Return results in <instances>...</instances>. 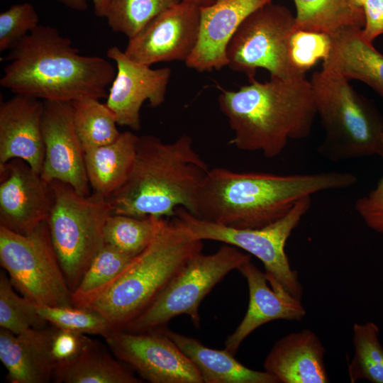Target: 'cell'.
I'll return each instance as SVG.
<instances>
[{"mask_svg":"<svg viewBox=\"0 0 383 383\" xmlns=\"http://www.w3.org/2000/svg\"><path fill=\"white\" fill-rule=\"evenodd\" d=\"M209 170L187 134L172 143L152 135L138 136L128 177L107 199L113 214L169 218L182 207L194 215Z\"/></svg>","mask_w":383,"mask_h":383,"instance_id":"obj_4","label":"cell"},{"mask_svg":"<svg viewBox=\"0 0 383 383\" xmlns=\"http://www.w3.org/2000/svg\"><path fill=\"white\" fill-rule=\"evenodd\" d=\"M182 0H111L106 18L110 28L131 38L159 14Z\"/></svg>","mask_w":383,"mask_h":383,"instance_id":"obj_30","label":"cell"},{"mask_svg":"<svg viewBox=\"0 0 383 383\" xmlns=\"http://www.w3.org/2000/svg\"><path fill=\"white\" fill-rule=\"evenodd\" d=\"M71 104L75 131L84 151L110 143L120 135L115 115L100 99L84 98Z\"/></svg>","mask_w":383,"mask_h":383,"instance_id":"obj_28","label":"cell"},{"mask_svg":"<svg viewBox=\"0 0 383 383\" xmlns=\"http://www.w3.org/2000/svg\"><path fill=\"white\" fill-rule=\"evenodd\" d=\"M348 172L277 174L210 169L196 199L194 216L237 228L266 226L285 216L301 199L357 183Z\"/></svg>","mask_w":383,"mask_h":383,"instance_id":"obj_1","label":"cell"},{"mask_svg":"<svg viewBox=\"0 0 383 383\" xmlns=\"http://www.w3.org/2000/svg\"><path fill=\"white\" fill-rule=\"evenodd\" d=\"M167 220L155 216L136 217L113 213L104 227V243L135 257L150 244Z\"/></svg>","mask_w":383,"mask_h":383,"instance_id":"obj_27","label":"cell"},{"mask_svg":"<svg viewBox=\"0 0 383 383\" xmlns=\"http://www.w3.org/2000/svg\"><path fill=\"white\" fill-rule=\"evenodd\" d=\"M161 330L192 361L204 383H279L266 371L245 367L226 349L210 348L199 340L170 330Z\"/></svg>","mask_w":383,"mask_h":383,"instance_id":"obj_23","label":"cell"},{"mask_svg":"<svg viewBox=\"0 0 383 383\" xmlns=\"http://www.w3.org/2000/svg\"><path fill=\"white\" fill-rule=\"evenodd\" d=\"M309 81L325 131L318 153L335 163L381 156L383 115L374 102L356 92L348 79L322 68Z\"/></svg>","mask_w":383,"mask_h":383,"instance_id":"obj_6","label":"cell"},{"mask_svg":"<svg viewBox=\"0 0 383 383\" xmlns=\"http://www.w3.org/2000/svg\"><path fill=\"white\" fill-rule=\"evenodd\" d=\"M54 326L48 324L18 335L0 329V360L11 383H48L52 381L56 363L51 353Z\"/></svg>","mask_w":383,"mask_h":383,"instance_id":"obj_21","label":"cell"},{"mask_svg":"<svg viewBox=\"0 0 383 383\" xmlns=\"http://www.w3.org/2000/svg\"><path fill=\"white\" fill-rule=\"evenodd\" d=\"M365 25L361 30L362 39L372 44L383 34V0H366L362 6Z\"/></svg>","mask_w":383,"mask_h":383,"instance_id":"obj_38","label":"cell"},{"mask_svg":"<svg viewBox=\"0 0 383 383\" xmlns=\"http://www.w3.org/2000/svg\"><path fill=\"white\" fill-rule=\"evenodd\" d=\"M53 203L47 219L51 240L72 292L104 245V231L113 214L105 196L79 194L70 185L51 182Z\"/></svg>","mask_w":383,"mask_h":383,"instance_id":"obj_7","label":"cell"},{"mask_svg":"<svg viewBox=\"0 0 383 383\" xmlns=\"http://www.w3.org/2000/svg\"><path fill=\"white\" fill-rule=\"evenodd\" d=\"M16 292L9 277L1 271V328L18 335L32 328L47 326L49 323L38 313V304Z\"/></svg>","mask_w":383,"mask_h":383,"instance_id":"obj_31","label":"cell"},{"mask_svg":"<svg viewBox=\"0 0 383 383\" xmlns=\"http://www.w3.org/2000/svg\"><path fill=\"white\" fill-rule=\"evenodd\" d=\"M355 210L368 228L383 235V174L374 189L356 200Z\"/></svg>","mask_w":383,"mask_h":383,"instance_id":"obj_37","label":"cell"},{"mask_svg":"<svg viewBox=\"0 0 383 383\" xmlns=\"http://www.w3.org/2000/svg\"><path fill=\"white\" fill-rule=\"evenodd\" d=\"M251 255L223 244L214 253L191 257L150 306L122 331L140 333L162 329L174 318L187 315L199 328V309L204 298L228 273L250 261Z\"/></svg>","mask_w":383,"mask_h":383,"instance_id":"obj_9","label":"cell"},{"mask_svg":"<svg viewBox=\"0 0 383 383\" xmlns=\"http://www.w3.org/2000/svg\"><path fill=\"white\" fill-rule=\"evenodd\" d=\"M134 257L104 243L84 274L72 298L87 294L114 279Z\"/></svg>","mask_w":383,"mask_h":383,"instance_id":"obj_33","label":"cell"},{"mask_svg":"<svg viewBox=\"0 0 383 383\" xmlns=\"http://www.w3.org/2000/svg\"><path fill=\"white\" fill-rule=\"evenodd\" d=\"M56 383H141L142 379L116 358L109 346L91 340L73 360L56 366Z\"/></svg>","mask_w":383,"mask_h":383,"instance_id":"obj_24","label":"cell"},{"mask_svg":"<svg viewBox=\"0 0 383 383\" xmlns=\"http://www.w3.org/2000/svg\"><path fill=\"white\" fill-rule=\"evenodd\" d=\"M138 136L121 133L113 142L84 151L87 177L93 192L109 198L126 181L132 167Z\"/></svg>","mask_w":383,"mask_h":383,"instance_id":"obj_25","label":"cell"},{"mask_svg":"<svg viewBox=\"0 0 383 383\" xmlns=\"http://www.w3.org/2000/svg\"><path fill=\"white\" fill-rule=\"evenodd\" d=\"M52 203L51 182L26 162L0 164V226L28 235L47 221Z\"/></svg>","mask_w":383,"mask_h":383,"instance_id":"obj_14","label":"cell"},{"mask_svg":"<svg viewBox=\"0 0 383 383\" xmlns=\"http://www.w3.org/2000/svg\"><path fill=\"white\" fill-rule=\"evenodd\" d=\"M296 13L293 30L324 33L329 35L365 25L362 8L349 0H293Z\"/></svg>","mask_w":383,"mask_h":383,"instance_id":"obj_26","label":"cell"},{"mask_svg":"<svg viewBox=\"0 0 383 383\" xmlns=\"http://www.w3.org/2000/svg\"><path fill=\"white\" fill-rule=\"evenodd\" d=\"M94 14L99 17L105 18L111 0H91Z\"/></svg>","mask_w":383,"mask_h":383,"instance_id":"obj_39","label":"cell"},{"mask_svg":"<svg viewBox=\"0 0 383 383\" xmlns=\"http://www.w3.org/2000/svg\"><path fill=\"white\" fill-rule=\"evenodd\" d=\"M294 16L285 6L268 3L249 15L229 42L228 67L242 72L250 82L255 79L258 68L270 77L294 79L306 77L291 63L289 41Z\"/></svg>","mask_w":383,"mask_h":383,"instance_id":"obj_11","label":"cell"},{"mask_svg":"<svg viewBox=\"0 0 383 383\" xmlns=\"http://www.w3.org/2000/svg\"><path fill=\"white\" fill-rule=\"evenodd\" d=\"M325 353L317 335L305 328L276 341L265 357L264 370L279 383H328Z\"/></svg>","mask_w":383,"mask_h":383,"instance_id":"obj_20","label":"cell"},{"mask_svg":"<svg viewBox=\"0 0 383 383\" xmlns=\"http://www.w3.org/2000/svg\"><path fill=\"white\" fill-rule=\"evenodd\" d=\"M43 103L41 126L45 157L41 177L48 182L66 183L79 194H90L84 150L75 131L71 103Z\"/></svg>","mask_w":383,"mask_h":383,"instance_id":"obj_15","label":"cell"},{"mask_svg":"<svg viewBox=\"0 0 383 383\" xmlns=\"http://www.w3.org/2000/svg\"><path fill=\"white\" fill-rule=\"evenodd\" d=\"M189 3H192L199 8L208 6L218 0H182Z\"/></svg>","mask_w":383,"mask_h":383,"instance_id":"obj_41","label":"cell"},{"mask_svg":"<svg viewBox=\"0 0 383 383\" xmlns=\"http://www.w3.org/2000/svg\"><path fill=\"white\" fill-rule=\"evenodd\" d=\"M114 61L116 74L109 87L106 101L119 126L133 131L140 128V109L146 101L152 107L160 106L165 99L171 76L169 67L152 69L129 58L117 46L106 52Z\"/></svg>","mask_w":383,"mask_h":383,"instance_id":"obj_16","label":"cell"},{"mask_svg":"<svg viewBox=\"0 0 383 383\" xmlns=\"http://www.w3.org/2000/svg\"><path fill=\"white\" fill-rule=\"evenodd\" d=\"M354 356L348 364L352 383L364 379L372 383H383V345L379 328L373 322L355 323L353 327Z\"/></svg>","mask_w":383,"mask_h":383,"instance_id":"obj_29","label":"cell"},{"mask_svg":"<svg viewBox=\"0 0 383 383\" xmlns=\"http://www.w3.org/2000/svg\"><path fill=\"white\" fill-rule=\"evenodd\" d=\"M311 196L299 200L277 221L262 228H237L198 218L184 208L175 211L172 218L193 238L214 240L233 245L259 259L265 269L269 283L276 282L299 300L303 287L298 273L291 267L285 245L311 206Z\"/></svg>","mask_w":383,"mask_h":383,"instance_id":"obj_8","label":"cell"},{"mask_svg":"<svg viewBox=\"0 0 383 383\" xmlns=\"http://www.w3.org/2000/svg\"><path fill=\"white\" fill-rule=\"evenodd\" d=\"M43 101L24 95L0 104V164L19 158L40 174L45 157Z\"/></svg>","mask_w":383,"mask_h":383,"instance_id":"obj_19","label":"cell"},{"mask_svg":"<svg viewBox=\"0 0 383 383\" xmlns=\"http://www.w3.org/2000/svg\"><path fill=\"white\" fill-rule=\"evenodd\" d=\"M362 28H349L331 35V45L322 69L361 81L383 99V55L361 36Z\"/></svg>","mask_w":383,"mask_h":383,"instance_id":"obj_22","label":"cell"},{"mask_svg":"<svg viewBox=\"0 0 383 383\" xmlns=\"http://www.w3.org/2000/svg\"><path fill=\"white\" fill-rule=\"evenodd\" d=\"M200 8L182 1L150 21L124 50L131 60L148 66L184 61L192 53L199 35Z\"/></svg>","mask_w":383,"mask_h":383,"instance_id":"obj_13","label":"cell"},{"mask_svg":"<svg viewBox=\"0 0 383 383\" xmlns=\"http://www.w3.org/2000/svg\"><path fill=\"white\" fill-rule=\"evenodd\" d=\"M1 86L42 101L107 97L116 74L106 59L84 55L55 27L38 25L9 50Z\"/></svg>","mask_w":383,"mask_h":383,"instance_id":"obj_2","label":"cell"},{"mask_svg":"<svg viewBox=\"0 0 383 383\" xmlns=\"http://www.w3.org/2000/svg\"><path fill=\"white\" fill-rule=\"evenodd\" d=\"M238 270L247 281L249 302L243 320L224 343L225 349L233 355L244 340L261 326L275 320L299 321L306 313L301 300L279 284L270 287L265 272L250 261Z\"/></svg>","mask_w":383,"mask_h":383,"instance_id":"obj_18","label":"cell"},{"mask_svg":"<svg viewBox=\"0 0 383 383\" xmlns=\"http://www.w3.org/2000/svg\"><path fill=\"white\" fill-rule=\"evenodd\" d=\"M39 24V16L28 2L11 6L0 13V52L11 50Z\"/></svg>","mask_w":383,"mask_h":383,"instance_id":"obj_35","label":"cell"},{"mask_svg":"<svg viewBox=\"0 0 383 383\" xmlns=\"http://www.w3.org/2000/svg\"><path fill=\"white\" fill-rule=\"evenodd\" d=\"M91 340L86 334L54 326L51 338V353L56 366L75 358Z\"/></svg>","mask_w":383,"mask_h":383,"instance_id":"obj_36","label":"cell"},{"mask_svg":"<svg viewBox=\"0 0 383 383\" xmlns=\"http://www.w3.org/2000/svg\"><path fill=\"white\" fill-rule=\"evenodd\" d=\"M331 45V35L324 33L293 30L289 47L293 67L303 74L328 56Z\"/></svg>","mask_w":383,"mask_h":383,"instance_id":"obj_34","label":"cell"},{"mask_svg":"<svg viewBox=\"0 0 383 383\" xmlns=\"http://www.w3.org/2000/svg\"><path fill=\"white\" fill-rule=\"evenodd\" d=\"M0 263L25 297L40 305L74 306L47 221L28 235L0 226Z\"/></svg>","mask_w":383,"mask_h":383,"instance_id":"obj_10","label":"cell"},{"mask_svg":"<svg viewBox=\"0 0 383 383\" xmlns=\"http://www.w3.org/2000/svg\"><path fill=\"white\" fill-rule=\"evenodd\" d=\"M40 315L57 328L105 338L111 331L107 321L97 312L77 306H38Z\"/></svg>","mask_w":383,"mask_h":383,"instance_id":"obj_32","label":"cell"},{"mask_svg":"<svg viewBox=\"0 0 383 383\" xmlns=\"http://www.w3.org/2000/svg\"><path fill=\"white\" fill-rule=\"evenodd\" d=\"M218 102L233 132L229 144L267 158L279 155L289 140L309 136L317 115L306 77L254 79L237 91L221 89Z\"/></svg>","mask_w":383,"mask_h":383,"instance_id":"obj_3","label":"cell"},{"mask_svg":"<svg viewBox=\"0 0 383 383\" xmlns=\"http://www.w3.org/2000/svg\"><path fill=\"white\" fill-rule=\"evenodd\" d=\"M65 6L75 11H85L88 8L87 0H56Z\"/></svg>","mask_w":383,"mask_h":383,"instance_id":"obj_40","label":"cell"},{"mask_svg":"<svg viewBox=\"0 0 383 383\" xmlns=\"http://www.w3.org/2000/svg\"><path fill=\"white\" fill-rule=\"evenodd\" d=\"M366 0H349L350 3L355 7L362 8Z\"/></svg>","mask_w":383,"mask_h":383,"instance_id":"obj_42","label":"cell"},{"mask_svg":"<svg viewBox=\"0 0 383 383\" xmlns=\"http://www.w3.org/2000/svg\"><path fill=\"white\" fill-rule=\"evenodd\" d=\"M114 356L151 383H204L192 361L161 330L111 331L105 338Z\"/></svg>","mask_w":383,"mask_h":383,"instance_id":"obj_12","label":"cell"},{"mask_svg":"<svg viewBox=\"0 0 383 383\" xmlns=\"http://www.w3.org/2000/svg\"><path fill=\"white\" fill-rule=\"evenodd\" d=\"M203 241L190 236L173 218L111 281L80 296L73 305L94 311L112 331L122 330L143 312L170 279L197 253Z\"/></svg>","mask_w":383,"mask_h":383,"instance_id":"obj_5","label":"cell"},{"mask_svg":"<svg viewBox=\"0 0 383 383\" xmlns=\"http://www.w3.org/2000/svg\"><path fill=\"white\" fill-rule=\"evenodd\" d=\"M272 0H218L200 8L198 40L185 62L199 72L228 66L226 50L235 33L252 12Z\"/></svg>","mask_w":383,"mask_h":383,"instance_id":"obj_17","label":"cell"}]
</instances>
